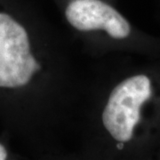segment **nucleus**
Segmentation results:
<instances>
[{
  "label": "nucleus",
  "instance_id": "2",
  "mask_svg": "<svg viewBox=\"0 0 160 160\" xmlns=\"http://www.w3.org/2000/svg\"><path fill=\"white\" fill-rule=\"evenodd\" d=\"M118 12L101 0H73L66 9V18L74 28L83 30L103 29Z\"/></svg>",
  "mask_w": 160,
  "mask_h": 160
},
{
  "label": "nucleus",
  "instance_id": "5",
  "mask_svg": "<svg viewBox=\"0 0 160 160\" xmlns=\"http://www.w3.org/2000/svg\"><path fill=\"white\" fill-rule=\"evenodd\" d=\"M6 157H7V152L6 149L2 144H0V160L6 159Z\"/></svg>",
  "mask_w": 160,
  "mask_h": 160
},
{
  "label": "nucleus",
  "instance_id": "6",
  "mask_svg": "<svg viewBox=\"0 0 160 160\" xmlns=\"http://www.w3.org/2000/svg\"><path fill=\"white\" fill-rule=\"evenodd\" d=\"M117 148L118 149H122L124 148V142H119L117 144Z\"/></svg>",
  "mask_w": 160,
  "mask_h": 160
},
{
  "label": "nucleus",
  "instance_id": "3",
  "mask_svg": "<svg viewBox=\"0 0 160 160\" xmlns=\"http://www.w3.org/2000/svg\"><path fill=\"white\" fill-rule=\"evenodd\" d=\"M103 29H105L111 38L117 39L125 38L130 34L131 31L129 23L118 12L109 18Z\"/></svg>",
  "mask_w": 160,
  "mask_h": 160
},
{
  "label": "nucleus",
  "instance_id": "1",
  "mask_svg": "<svg viewBox=\"0 0 160 160\" xmlns=\"http://www.w3.org/2000/svg\"><path fill=\"white\" fill-rule=\"evenodd\" d=\"M150 96V81L144 75L134 76L115 87L102 114L103 125L115 140H131L140 121L141 106Z\"/></svg>",
  "mask_w": 160,
  "mask_h": 160
},
{
  "label": "nucleus",
  "instance_id": "4",
  "mask_svg": "<svg viewBox=\"0 0 160 160\" xmlns=\"http://www.w3.org/2000/svg\"><path fill=\"white\" fill-rule=\"evenodd\" d=\"M24 56H25V68L30 69L33 73L41 69L39 63H38V62L33 57V55L30 54V52Z\"/></svg>",
  "mask_w": 160,
  "mask_h": 160
}]
</instances>
